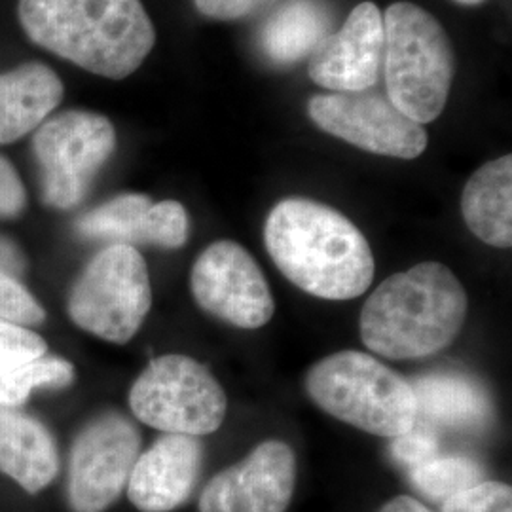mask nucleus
Here are the masks:
<instances>
[{
  "mask_svg": "<svg viewBox=\"0 0 512 512\" xmlns=\"http://www.w3.org/2000/svg\"><path fill=\"white\" fill-rule=\"evenodd\" d=\"M467 293L440 262H421L387 277L361 311V340L391 361L420 359L448 348L465 323Z\"/></svg>",
  "mask_w": 512,
  "mask_h": 512,
  "instance_id": "nucleus-3",
  "label": "nucleus"
},
{
  "mask_svg": "<svg viewBox=\"0 0 512 512\" xmlns=\"http://www.w3.org/2000/svg\"><path fill=\"white\" fill-rule=\"evenodd\" d=\"M296 458L281 440L260 442L203 488L200 512H285L293 501Z\"/></svg>",
  "mask_w": 512,
  "mask_h": 512,
  "instance_id": "nucleus-12",
  "label": "nucleus"
},
{
  "mask_svg": "<svg viewBox=\"0 0 512 512\" xmlns=\"http://www.w3.org/2000/svg\"><path fill=\"white\" fill-rule=\"evenodd\" d=\"M133 414L167 435L203 437L226 418L228 397L202 363L186 355L154 359L129 391Z\"/></svg>",
  "mask_w": 512,
  "mask_h": 512,
  "instance_id": "nucleus-7",
  "label": "nucleus"
},
{
  "mask_svg": "<svg viewBox=\"0 0 512 512\" xmlns=\"http://www.w3.org/2000/svg\"><path fill=\"white\" fill-rule=\"evenodd\" d=\"M410 480L421 494L444 503L452 495L482 482L484 471L473 459L437 456L410 469Z\"/></svg>",
  "mask_w": 512,
  "mask_h": 512,
  "instance_id": "nucleus-23",
  "label": "nucleus"
},
{
  "mask_svg": "<svg viewBox=\"0 0 512 512\" xmlns=\"http://www.w3.org/2000/svg\"><path fill=\"white\" fill-rule=\"evenodd\" d=\"M114 147L116 131L101 114L69 110L44 122L33 137L44 203L55 209L76 207Z\"/></svg>",
  "mask_w": 512,
  "mask_h": 512,
  "instance_id": "nucleus-8",
  "label": "nucleus"
},
{
  "mask_svg": "<svg viewBox=\"0 0 512 512\" xmlns=\"http://www.w3.org/2000/svg\"><path fill=\"white\" fill-rule=\"evenodd\" d=\"M385 95L418 124L437 120L448 103L456 54L439 19L412 2L384 16Z\"/></svg>",
  "mask_w": 512,
  "mask_h": 512,
  "instance_id": "nucleus-5",
  "label": "nucleus"
},
{
  "mask_svg": "<svg viewBox=\"0 0 512 512\" xmlns=\"http://www.w3.org/2000/svg\"><path fill=\"white\" fill-rule=\"evenodd\" d=\"M378 512H433L427 509L418 499L410 495H397L382 505Z\"/></svg>",
  "mask_w": 512,
  "mask_h": 512,
  "instance_id": "nucleus-30",
  "label": "nucleus"
},
{
  "mask_svg": "<svg viewBox=\"0 0 512 512\" xmlns=\"http://www.w3.org/2000/svg\"><path fill=\"white\" fill-rule=\"evenodd\" d=\"M310 78L334 93L372 90L384 63V18L374 2H361L346 23L308 57Z\"/></svg>",
  "mask_w": 512,
  "mask_h": 512,
  "instance_id": "nucleus-13",
  "label": "nucleus"
},
{
  "mask_svg": "<svg viewBox=\"0 0 512 512\" xmlns=\"http://www.w3.org/2000/svg\"><path fill=\"white\" fill-rule=\"evenodd\" d=\"M317 128L366 152L414 160L427 148V131L385 93H321L308 103Z\"/></svg>",
  "mask_w": 512,
  "mask_h": 512,
  "instance_id": "nucleus-9",
  "label": "nucleus"
},
{
  "mask_svg": "<svg viewBox=\"0 0 512 512\" xmlns=\"http://www.w3.org/2000/svg\"><path fill=\"white\" fill-rule=\"evenodd\" d=\"M459 4H463V6H476V4H482L484 0H456Z\"/></svg>",
  "mask_w": 512,
  "mask_h": 512,
  "instance_id": "nucleus-31",
  "label": "nucleus"
},
{
  "mask_svg": "<svg viewBox=\"0 0 512 512\" xmlns=\"http://www.w3.org/2000/svg\"><path fill=\"white\" fill-rule=\"evenodd\" d=\"M25 256L18 245L0 236V319L19 327L44 321V310L37 298L23 285Z\"/></svg>",
  "mask_w": 512,
  "mask_h": 512,
  "instance_id": "nucleus-21",
  "label": "nucleus"
},
{
  "mask_svg": "<svg viewBox=\"0 0 512 512\" xmlns=\"http://www.w3.org/2000/svg\"><path fill=\"white\" fill-rule=\"evenodd\" d=\"M442 512H512L509 484L482 480L473 488L452 495L442 503Z\"/></svg>",
  "mask_w": 512,
  "mask_h": 512,
  "instance_id": "nucleus-24",
  "label": "nucleus"
},
{
  "mask_svg": "<svg viewBox=\"0 0 512 512\" xmlns=\"http://www.w3.org/2000/svg\"><path fill=\"white\" fill-rule=\"evenodd\" d=\"M198 437L167 435L139 456L128 480V497L141 512H171L184 505L202 473Z\"/></svg>",
  "mask_w": 512,
  "mask_h": 512,
  "instance_id": "nucleus-14",
  "label": "nucleus"
},
{
  "mask_svg": "<svg viewBox=\"0 0 512 512\" xmlns=\"http://www.w3.org/2000/svg\"><path fill=\"white\" fill-rule=\"evenodd\" d=\"M154 203L145 194H122L95 207L76 220L84 238L110 239L114 243H150L154 238Z\"/></svg>",
  "mask_w": 512,
  "mask_h": 512,
  "instance_id": "nucleus-20",
  "label": "nucleus"
},
{
  "mask_svg": "<svg viewBox=\"0 0 512 512\" xmlns=\"http://www.w3.org/2000/svg\"><path fill=\"white\" fill-rule=\"evenodd\" d=\"M190 287L198 306L238 329H260L274 317L275 302L258 262L236 241H215L198 256Z\"/></svg>",
  "mask_w": 512,
  "mask_h": 512,
  "instance_id": "nucleus-10",
  "label": "nucleus"
},
{
  "mask_svg": "<svg viewBox=\"0 0 512 512\" xmlns=\"http://www.w3.org/2000/svg\"><path fill=\"white\" fill-rule=\"evenodd\" d=\"M264 241L281 274L317 298L353 300L374 279V256L363 232L325 203H277L266 219Z\"/></svg>",
  "mask_w": 512,
  "mask_h": 512,
  "instance_id": "nucleus-1",
  "label": "nucleus"
},
{
  "mask_svg": "<svg viewBox=\"0 0 512 512\" xmlns=\"http://www.w3.org/2000/svg\"><path fill=\"white\" fill-rule=\"evenodd\" d=\"M461 213L476 238L492 247L512 243V156L476 169L461 196Z\"/></svg>",
  "mask_w": 512,
  "mask_h": 512,
  "instance_id": "nucleus-18",
  "label": "nucleus"
},
{
  "mask_svg": "<svg viewBox=\"0 0 512 512\" xmlns=\"http://www.w3.org/2000/svg\"><path fill=\"white\" fill-rule=\"evenodd\" d=\"M74 368L57 357H37L10 368L0 376V408L25 403L37 387H65L73 384Z\"/></svg>",
  "mask_w": 512,
  "mask_h": 512,
  "instance_id": "nucleus-22",
  "label": "nucleus"
},
{
  "mask_svg": "<svg viewBox=\"0 0 512 512\" xmlns=\"http://www.w3.org/2000/svg\"><path fill=\"white\" fill-rule=\"evenodd\" d=\"M18 14L38 46L112 80L135 73L156 42L141 0H19Z\"/></svg>",
  "mask_w": 512,
  "mask_h": 512,
  "instance_id": "nucleus-2",
  "label": "nucleus"
},
{
  "mask_svg": "<svg viewBox=\"0 0 512 512\" xmlns=\"http://www.w3.org/2000/svg\"><path fill=\"white\" fill-rule=\"evenodd\" d=\"M27 202L25 188L16 169L0 158V219L18 217Z\"/></svg>",
  "mask_w": 512,
  "mask_h": 512,
  "instance_id": "nucleus-28",
  "label": "nucleus"
},
{
  "mask_svg": "<svg viewBox=\"0 0 512 512\" xmlns=\"http://www.w3.org/2000/svg\"><path fill=\"white\" fill-rule=\"evenodd\" d=\"M188 213L175 200L154 203V243L164 249H179L188 239Z\"/></svg>",
  "mask_w": 512,
  "mask_h": 512,
  "instance_id": "nucleus-26",
  "label": "nucleus"
},
{
  "mask_svg": "<svg viewBox=\"0 0 512 512\" xmlns=\"http://www.w3.org/2000/svg\"><path fill=\"white\" fill-rule=\"evenodd\" d=\"M61 99L59 76L42 63H25L0 74V145L40 128Z\"/></svg>",
  "mask_w": 512,
  "mask_h": 512,
  "instance_id": "nucleus-15",
  "label": "nucleus"
},
{
  "mask_svg": "<svg viewBox=\"0 0 512 512\" xmlns=\"http://www.w3.org/2000/svg\"><path fill=\"white\" fill-rule=\"evenodd\" d=\"M141 435L120 414H103L76 437L71 452L69 503L74 512H103L128 486Z\"/></svg>",
  "mask_w": 512,
  "mask_h": 512,
  "instance_id": "nucleus-11",
  "label": "nucleus"
},
{
  "mask_svg": "<svg viewBox=\"0 0 512 512\" xmlns=\"http://www.w3.org/2000/svg\"><path fill=\"white\" fill-rule=\"evenodd\" d=\"M306 391L332 418L376 437L397 439L418 423L412 384L363 351H338L315 363Z\"/></svg>",
  "mask_w": 512,
  "mask_h": 512,
  "instance_id": "nucleus-4",
  "label": "nucleus"
},
{
  "mask_svg": "<svg viewBox=\"0 0 512 512\" xmlns=\"http://www.w3.org/2000/svg\"><path fill=\"white\" fill-rule=\"evenodd\" d=\"M391 454L410 471L421 463L439 456V440L433 431L414 425L408 433L393 439Z\"/></svg>",
  "mask_w": 512,
  "mask_h": 512,
  "instance_id": "nucleus-27",
  "label": "nucleus"
},
{
  "mask_svg": "<svg viewBox=\"0 0 512 512\" xmlns=\"http://www.w3.org/2000/svg\"><path fill=\"white\" fill-rule=\"evenodd\" d=\"M46 342L37 332L0 319V376L10 368L46 355Z\"/></svg>",
  "mask_w": 512,
  "mask_h": 512,
  "instance_id": "nucleus-25",
  "label": "nucleus"
},
{
  "mask_svg": "<svg viewBox=\"0 0 512 512\" xmlns=\"http://www.w3.org/2000/svg\"><path fill=\"white\" fill-rule=\"evenodd\" d=\"M334 14L327 0H285L258 31V46L274 65L289 67L332 33Z\"/></svg>",
  "mask_w": 512,
  "mask_h": 512,
  "instance_id": "nucleus-17",
  "label": "nucleus"
},
{
  "mask_svg": "<svg viewBox=\"0 0 512 512\" xmlns=\"http://www.w3.org/2000/svg\"><path fill=\"white\" fill-rule=\"evenodd\" d=\"M205 18L234 21L247 18L268 6L272 0H194Z\"/></svg>",
  "mask_w": 512,
  "mask_h": 512,
  "instance_id": "nucleus-29",
  "label": "nucleus"
},
{
  "mask_svg": "<svg viewBox=\"0 0 512 512\" xmlns=\"http://www.w3.org/2000/svg\"><path fill=\"white\" fill-rule=\"evenodd\" d=\"M418 416L454 429L486 425L492 403L482 385L461 374H427L414 384Z\"/></svg>",
  "mask_w": 512,
  "mask_h": 512,
  "instance_id": "nucleus-19",
  "label": "nucleus"
},
{
  "mask_svg": "<svg viewBox=\"0 0 512 512\" xmlns=\"http://www.w3.org/2000/svg\"><path fill=\"white\" fill-rule=\"evenodd\" d=\"M150 306L147 262L133 245L124 243H112L93 256L69 296L74 323L112 344H128Z\"/></svg>",
  "mask_w": 512,
  "mask_h": 512,
  "instance_id": "nucleus-6",
  "label": "nucleus"
},
{
  "mask_svg": "<svg viewBox=\"0 0 512 512\" xmlns=\"http://www.w3.org/2000/svg\"><path fill=\"white\" fill-rule=\"evenodd\" d=\"M0 471L29 494L44 490L59 471L50 431L35 418L0 408Z\"/></svg>",
  "mask_w": 512,
  "mask_h": 512,
  "instance_id": "nucleus-16",
  "label": "nucleus"
}]
</instances>
